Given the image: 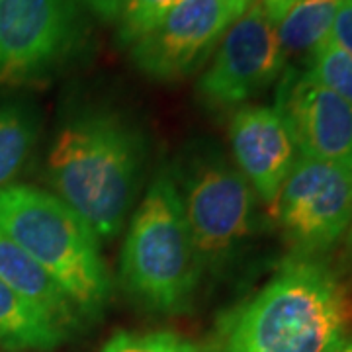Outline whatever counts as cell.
<instances>
[{
    "instance_id": "1",
    "label": "cell",
    "mask_w": 352,
    "mask_h": 352,
    "mask_svg": "<svg viewBox=\"0 0 352 352\" xmlns=\"http://www.w3.org/2000/svg\"><path fill=\"white\" fill-rule=\"evenodd\" d=\"M351 339V282L323 256H289L229 317L219 352H337Z\"/></svg>"
},
{
    "instance_id": "2",
    "label": "cell",
    "mask_w": 352,
    "mask_h": 352,
    "mask_svg": "<svg viewBox=\"0 0 352 352\" xmlns=\"http://www.w3.org/2000/svg\"><path fill=\"white\" fill-rule=\"evenodd\" d=\"M145 139L124 116L87 108L67 118L47 155L53 194L87 221L98 239L120 235L135 201Z\"/></svg>"
},
{
    "instance_id": "3",
    "label": "cell",
    "mask_w": 352,
    "mask_h": 352,
    "mask_svg": "<svg viewBox=\"0 0 352 352\" xmlns=\"http://www.w3.org/2000/svg\"><path fill=\"white\" fill-rule=\"evenodd\" d=\"M0 231L18 243L67 294L78 317H98L112 296L100 239L53 192L28 184L0 188Z\"/></svg>"
},
{
    "instance_id": "4",
    "label": "cell",
    "mask_w": 352,
    "mask_h": 352,
    "mask_svg": "<svg viewBox=\"0 0 352 352\" xmlns=\"http://www.w3.org/2000/svg\"><path fill=\"white\" fill-rule=\"evenodd\" d=\"M120 276L135 300L161 314L184 311L200 286L204 270L166 168L153 178L129 221Z\"/></svg>"
},
{
    "instance_id": "5",
    "label": "cell",
    "mask_w": 352,
    "mask_h": 352,
    "mask_svg": "<svg viewBox=\"0 0 352 352\" xmlns=\"http://www.w3.org/2000/svg\"><path fill=\"white\" fill-rule=\"evenodd\" d=\"M204 272H221L251 241L256 194L215 145L190 147L173 173Z\"/></svg>"
},
{
    "instance_id": "6",
    "label": "cell",
    "mask_w": 352,
    "mask_h": 352,
    "mask_svg": "<svg viewBox=\"0 0 352 352\" xmlns=\"http://www.w3.org/2000/svg\"><path fill=\"white\" fill-rule=\"evenodd\" d=\"M76 0H0V87L45 82L85 47Z\"/></svg>"
},
{
    "instance_id": "7",
    "label": "cell",
    "mask_w": 352,
    "mask_h": 352,
    "mask_svg": "<svg viewBox=\"0 0 352 352\" xmlns=\"http://www.w3.org/2000/svg\"><path fill=\"white\" fill-rule=\"evenodd\" d=\"M292 256H323L352 214V168L300 157L270 208Z\"/></svg>"
},
{
    "instance_id": "8",
    "label": "cell",
    "mask_w": 352,
    "mask_h": 352,
    "mask_svg": "<svg viewBox=\"0 0 352 352\" xmlns=\"http://www.w3.org/2000/svg\"><path fill=\"white\" fill-rule=\"evenodd\" d=\"M284 71L276 22L263 0H251L219 41L196 90L214 108H233L272 87Z\"/></svg>"
},
{
    "instance_id": "9",
    "label": "cell",
    "mask_w": 352,
    "mask_h": 352,
    "mask_svg": "<svg viewBox=\"0 0 352 352\" xmlns=\"http://www.w3.org/2000/svg\"><path fill=\"white\" fill-rule=\"evenodd\" d=\"M251 0H180L163 22L129 45L131 61L149 78L170 82L206 63Z\"/></svg>"
},
{
    "instance_id": "10",
    "label": "cell",
    "mask_w": 352,
    "mask_h": 352,
    "mask_svg": "<svg viewBox=\"0 0 352 352\" xmlns=\"http://www.w3.org/2000/svg\"><path fill=\"white\" fill-rule=\"evenodd\" d=\"M276 108L300 157L352 168V104L307 71L288 69L278 87Z\"/></svg>"
},
{
    "instance_id": "11",
    "label": "cell",
    "mask_w": 352,
    "mask_h": 352,
    "mask_svg": "<svg viewBox=\"0 0 352 352\" xmlns=\"http://www.w3.org/2000/svg\"><path fill=\"white\" fill-rule=\"evenodd\" d=\"M233 163L254 194L272 208L300 153L276 106H243L229 126Z\"/></svg>"
},
{
    "instance_id": "12",
    "label": "cell",
    "mask_w": 352,
    "mask_h": 352,
    "mask_svg": "<svg viewBox=\"0 0 352 352\" xmlns=\"http://www.w3.org/2000/svg\"><path fill=\"white\" fill-rule=\"evenodd\" d=\"M0 280L59 319L67 329L78 319L61 286L4 231H0Z\"/></svg>"
},
{
    "instance_id": "13",
    "label": "cell",
    "mask_w": 352,
    "mask_h": 352,
    "mask_svg": "<svg viewBox=\"0 0 352 352\" xmlns=\"http://www.w3.org/2000/svg\"><path fill=\"white\" fill-rule=\"evenodd\" d=\"M67 337L59 319L0 280V344L14 352H50Z\"/></svg>"
},
{
    "instance_id": "14",
    "label": "cell",
    "mask_w": 352,
    "mask_h": 352,
    "mask_svg": "<svg viewBox=\"0 0 352 352\" xmlns=\"http://www.w3.org/2000/svg\"><path fill=\"white\" fill-rule=\"evenodd\" d=\"M342 0H296L276 20V36L284 59H311L329 39L331 28Z\"/></svg>"
},
{
    "instance_id": "15",
    "label": "cell",
    "mask_w": 352,
    "mask_h": 352,
    "mask_svg": "<svg viewBox=\"0 0 352 352\" xmlns=\"http://www.w3.org/2000/svg\"><path fill=\"white\" fill-rule=\"evenodd\" d=\"M38 120L20 102L0 104V188L12 184L22 173L38 141Z\"/></svg>"
},
{
    "instance_id": "16",
    "label": "cell",
    "mask_w": 352,
    "mask_h": 352,
    "mask_svg": "<svg viewBox=\"0 0 352 352\" xmlns=\"http://www.w3.org/2000/svg\"><path fill=\"white\" fill-rule=\"evenodd\" d=\"M309 75L352 104V57L335 43L325 41L307 61Z\"/></svg>"
},
{
    "instance_id": "17",
    "label": "cell",
    "mask_w": 352,
    "mask_h": 352,
    "mask_svg": "<svg viewBox=\"0 0 352 352\" xmlns=\"http://www.w3.org/2000/svg\"><path fill=\"white\" fill-rule=\"evenodd\" d=\"M180 0H126L124 12L118 20L120 45H133L139 38L149 34L163 22Z\"/></svg>"
},
{
    "instance_id": "18",
    "label": "cell",
    "mask_w": 352,
    "mask_h": 352,
    "mask_svg": "<svg viewBox=\"0 0 352 352\" xmlns=\"http://www.w3.org/2000/svg\"><path fill=\"white\" fill-rule=\"evenodd\" d=\"M100 352H200L188 339L168 333H118Z\"/></svg>"
},
{
    "instance_id": "19",
    "label": "cell",
    "mask_w": 352,
    "mask_h": 352,
    "mask_svg": "<svg viewBox=\"0 0 352 352\" xmlns=\"http://www.w3.org/2000/svg\"><path fill=\"white\" fill-rule=\"evenodd\" d=\"M329 41L352 57V0H342L329 34Z\"/></svg>"
},
{
    "instance_id": "20",
    "label": "cell",
    "mask_w": 352,
    "mask_h": 352,
    "mask_svg": "<svg viewBox=\"0 0 352 352\" xmlns=\"http://www.w3.org/2000/svg\"><path fill=\"white\" fill-rule=\"evenodd\" d=\"M102 22H118L124 12L126 0H80Z\"/></svg>"
},
{
    "instance_id": "21",
    "label": "cell",
    "mask_w": 352,
    "mask_h": 352,
    "mask_svg": "<svg viewBox=\"0 0 352 352\" xmlns=\"http://www.w3.org/2000/svg\"><path fill=\"white\" fill-rule=\"evenodd\" d=\"M263 2L266 4V8H268L270 16L274 18V22H276L278 16L284 12L292 2H296V0H263Z\"/></svg>"
},
{
    "instance_id": "22",
    "label": "cell",
    "mask_w": 352,
    "mask_h": 352,
    "mask_svg": "<svg viewBox=\"0 0 352 352\" xmlns=\"http://www.w3.org/2000/svg\"><path fill=\"white\" fill-rule=\"evenodd\" d=\"M344 245H346V254L352 258V214H351V223L346 229V235H344Z\"/></svg>"
},
{
    "instance_id": "23",
    "label": "cell",
    "mask_w": 352,
    "mask_h": 352,
    "mask_svg": "<svg viewBox=\"0 0 352 352\" xmlns=\"http://www.w3.org/2000/svg\"><path fill=\"white\" fill-rule=\"evenodd\" d=\"M337 352H352V342H351V344H346V346H342V349H340V351H337Z\"/></svg>"
}]
</instances>
